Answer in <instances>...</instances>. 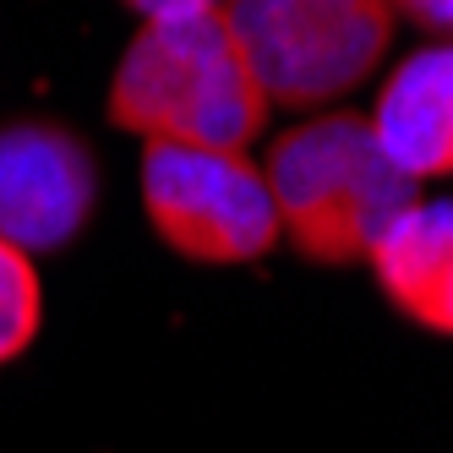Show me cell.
<instances>
[{
	"label": "cell",
	"instance_id": "cell-1",
	"mask_svg": "<svg viewBox=\"0 0 453 453\" xmlns=\"http://www.w3.org/2000/svg\"><path fill=\"white\" fill-rule=\"evenodd\" d=\"M110 115L142 142L246 153V142L268 120V99L219 12L180 22H142V34L126 44L115 66Z\"/></svg>",
	"mask_w": 453,
	"mask_h": 453
},
{
	"label": "cell",
	"instance_id": "cell-2",
	"mask_svg": "<svg viewBox=\"0 0 453 453\" xmlns=\"http://www.w3.org/2000/svg\"><path fill=\"white\" fill-rule=\"evenodd\" d=\"M263 175L279 208V235H289V246L311 263L366 257L377 235L415 203V180L388 165L366 115L349 110H328L284 132Z\"/></svg>",
	"mask_w": 453,
	"mask_h": 453
},
{
	"label": "cell",
	"instance_id": "cell-3",
	"mask_svg": "<svg viewBox=\"0 0 453 453\" xmlns=\"http://www.w3.org/2000/svg\"><path fill=\"white\" fill-rule=\"evenodd\" d=\"M224 22L268 104H328L394 39V0H230Z\"/></svg>",
	"mask_w": 453,
	"mask_h": 453
},
{
	"label": "cell",
	"instance_id": "cell-4",
	"mask_svg": "<svg viewBox=\"0 0 453 453\" xmlns=\"http://www.w3.org/2000/svg\"><path fill=\"white\" fill-rule=\"evenodd\" d=\"M142 208L153 230L191 263H257L279 246L268 175L235 148L148 142Z\"/></svg>",
	"mask_w": 453,
	"mask_h": 453
},
{
	"label": "cell",
	"instance_id": "cell-5",
	"mask_svg": "<svg viewBox=\"0 0 453 453\" xmlns=\"http://www.w3.org/2000/svg\"><path fill=\"white\" fill-rule=\"evenodd\" d=\"M93 158L72 132L44 120L0 132V241L27 257L77 241L93 213Z\"/></svg>",
	"mask_w": 453,
	"mask_h": 453
},
{
	"label": "cell",
	"instance_id": "cell-6",
	"mask_svg": "<svg viewBox=\"0 0 453 453\" xmlns=\"http://www.w3.org/2000/svg\"><path fill=\"white\" fill-rule=\"evenodd\" d=\"M366 126L404 180L453 175V39L404 55L388 72Z\"/></svg>",
	"mask_w": 453,
	"mask_h": 453
},
{
	"label": "cell",
	"instance_id": "cell-7",
	"mask_svg": "<svg viewBox=\"0 0 453 453\" xmlns=\"http://www.w3.org/2000/svg\"><path fill=\"white\" fill-rule=\"evenodd\" d=\"M372 273L415 328L453 339V197L410 203L377 235Z\"/></svg>",
	"mask_w": 453,
	"mask_h": 453
},
{
	"label": "cell",
	"instance_id": "cell-8",
	"mask_svg": "<svg viewBox=\"0 0 453 453\" xmlns=\"http://www.w3.org/2000/svg\"><path fill=\"white\" fill-rule=\"evenodd\" d=\"M39 317H44V296H39L34 257L17 251L12 241H0V366L34 344Z\"/></svg>",
	"mask_w": 453,
	"mask_h": 453
},
{
	"label": "cell",
	"instance_id": "cell-9",
	"mask_svg": "<svg viewBox=\"0 0 453 453\" xmlns=\"http://www.w3.org/2000/svg\"><path fill=\"white\" fill-rule=\"evenodd\" d=\"M142 22H180V17H219L230 0H126Z\"/></svg>",
	"mask_w": 453,
	"mask_h": 453
},
{
	"label": "cell",
	"instance_id": "cell-10",
	"mask_svg": "<svg viewBox=\"0 0 453 453\" xmlns=\"http://www.w3.org/2000/svg\"><path fill=\"white\" fill-rule=\"evenodd\" d=\"M394 12L432 27V34H453V0H394Z\"/></svg>",
	"mask_w": 453,
	"mask_h": 453
}]
</instances>
